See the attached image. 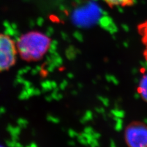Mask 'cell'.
Returning a JSON list of instances; mask_svg holds the SVG:
<instances>
[{"instance_id":"7a4b0ae2","label":"cell","mask_w":147,"mask_h":147,"mask_svg":"<svg viewBox=\"0 0 147 147\" xmlns=\"http://www.w3.org/2000/svg\"><path fill=\"white\" fill-rule=\"evenodd\" d=\"M17 54L15 41L9 35L0 33V72L10 69L15 65Z\"/></svg>"},{"instance_id":"277c9868","label":"cell","mask_w":147,"mask_h":147,"mask_svg":"<svg viewBox=\"0 0 147 147\" xmlns=\"http://www.w3.org/2000/svg\"><path fill=\"white\" fill-rule=\"evenodd\" d=\"M137 30L144 46V56L147 61V19L138 25Z\"/></svg>"},{"instance_id":"5b68a950","label":"cell","mask_w":147,"mask_h":147,"mask_svg":"<svg viewBox=\"0 0 147 147\" xmlns=\"http://www.w3.org/2000/svg\"><path fill=\"white\" fill-rule=\"evenodd\" d=\"M102 1L111 8H125L134 5L135 0H102Z\"/></svg>"},{"instance_id":"8992f818","label":"cell","mask_w":147,"mask_h":147,"mask_svg":"<svg viewBox=\"0 0 147 147\" xmlns=\"http://www.w3.org/2000/svg\"><path fill=\"white\" fill-rule=\"evenodd\" d=\"M138 90L142 98L147 102V75L144 76L142 78L138 87Z\"/></svg>"},{"instance_id":"3957f363","label":"cell","mask_w":147,"mask_h":147,"mask_svg":"<svg viewBox=\"0 0 147 147\" xmlns=\"http://www.w3.org/2000/svg\"><path fill=\"white\" fill-rule=\"evenodd\" d=\"M128 147H147V125L141 122H133L125 131Z\"/></svg>"},{"instance_id":"6da1fadb","label":"cell","mask_w":147,"mask_h":147,"mask_svg":"<svg viewBox=\"0 0 147 147\" xmlns=\"http://www.w3.org/2000/svg\"><path fill=\"white\" fill-rule=\"evenodd\" d=\"M51 40L49 37L38 31H32L22 34L17 44L18 53L29 60L38 59L47 52Z\"/></svg>"}]
</instances>
